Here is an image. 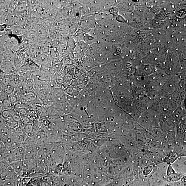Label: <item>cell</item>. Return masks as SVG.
Masks as SVG:
<instances>
[{"label": "cell", "instance_id": "obj_1", "mask_svg": "<svg viewBox=\"0 0 186 186\" xmlns=\"http://www.w3.org/2000/svg\"><path fill=\"white\" fill-rule=\"evenodd\" d=\"M34 60L40 68L50 69L52 66V60L49 55L42 53Z\"/></svg>", "mask_w": 186, "mask_h": 186}, {"label": "cell", "instance_id": "obj_2", "mask_svg": "<svg viewBox=\"0 0 186 186\" xmlns=\"http://www.w3.org/2000/svg\"><path fill=\"white\" fill-rule=\"evenodd\" d=\"M41 147V145L37 144H35L26 147L25 159H35L38 152Z\"/></svg>", "mask_w": 186, "mask_h": 186}, {"label": "cell", "instance_id": "obj_3", "mask_svg": "<svg viewBox=\"0 0 186 186\" xmlns=\"http://www.w3.org/2000/svg\"><path fill=\"white\" fill-rule=\"evenodd\" d=\"M171 115L177 121H180L186 116V111L182 104L178 106Z\"/></svg>", "mask_w": 186, "mask_h": 186}, {"label": "cell", "instance_id": "obj_4", "mask_svg": "<svg viewBox=\"0 0 186 186\" xmlns=\"http://www.w3.org/2000/svg\"><path fill=\"white\" fill-rule=\"evenodd\" d=\"M17 16L13 13H9L5 21L4 25H6L7 29H11L17 25Z\"/></svg>", "mask_w": 186, "mask_h": 186}, {"label": "cell", "instance_id": "obj_5", "mask_svg": "<svg viewBox=\"0 0 186 186\" xmlns=\"http://www.w3.org/2000/svg\"><path fill=\"white\" fill-rule=\"evenodd\" d=\"M10 165L19 178H21L23 171V161L13 162Z\"/></svg>", "mask_w": 186, "mask_h": 186}, {"label": "cell", "instance_id": "obj_6", "mask_svg": "<svg viewBox=\"0 0 186 186\" xmlns=\"http://www.w3.org/2000/svg\"><path fill=\"white\" fill-rule=\"evenodd\" d=\"M10 29L12 35L17 37H23L27 32V30L25 28L17 25L14 26Z\"/></svg>", "mask_w": 186, "mask_h": 186}, {"label": "cell", "instance_id": "obj_7", "mask_svg": "<svg viewBox=\"0 0 186 186\" xmlns=\"http://www.w3.org/2000/svg\"><path fill=\"white\" fill-rule=\"evenodd\" d=\"M178 91L181 101L182 102L186 95V81L182 80L181 81Z\"/></svg>", "mask_w": 186, "mask_h": 186}, {"label": "cell", "instance_id": "obj_8", "mask_svg": "<svg viewBox=\"0 0 186 186\" xmlns=\"http://www.w3.org/2000/svg\"><path fill=\"white\" fill-rule=\"evenodd\" d=\"M35 172L46 175L49 172V168L48 165L37 166L35 170Z\"/></svg>", "mask_w": 186, "mask_h": 186}, {"label": "cell", "instance_id": "obj_9", "mask_svg": "<svg viewBox=\"0 0 186 186\" xmlns=\"http://www.w3.org/2000/svg\"><path fill=\"white\" fill-rule=\"evenodd\" d=\"M56 176L52 175V174L49 173L42 178L41 180L44 181V182L52 184Z\"/></svg>", "mask_w": 186, "mask_h": 186}, {"label": "cell", "instance_id": "obj_10", "mask_svg": "<svg viewBox=\"0 0 186 186\" xmlns=\"http://www.w3.org/2000/svg\"><path fill=\"white\" fill-rule=\"evenodd\" d=\"M14 65L17 69L21 67L24 65V63L22 57L20 55L17 54L16 58L14 61Z\"/></svg>", "mask_w": 186, "mask_h": 186}, {"label": "cell", "instance_id": "obj_11", "mask_svg": "<svg viewBox=\"0 0 186 186\" xmlns=\"http://www.w3.org/2000/svg\"><path fill=\"white\" fill-rule=\"evenodd\" d=\"M36 96L33 92H28L24 95V98L28 101H34L36 99Z\"/></svg>", "mask_w": 186, "mask_h": 186}, {"label": "cell", "instance_id": "obj_12", "mask_svg": "<svg viewBox=\"0 0 186 186\" xmlns=\"http://www.w3.org/2000/svg\"><path fill=\"white\" fill-rule=\"evenodd\" d=\"M31 178L29 177L21 178L18 183V186H27L29 183Z\"/></svg>", "mask_w": 186, "mask_h": 186}, {"label": "cell", "instance_id": "obj_13", "mask_svg": "<svg viewBox=\"0 0 186 186\" xmlns=\"http://www.w3.org/2000/svg\"><path fill=\"white\" fill-rule=\"evenodd\" d=\"M21 120L24 124L33 125L34 123V121L32 118L28 116L23 117V118H21Z\"/></svg>", "mask_w": 186, "mask_h": 186}, {"label": "cell", "instance_id": "obj_14", "mask_svg": "<svg viewBox=\"0 0 186 186\" xmlns=\"http://www.w3.org/2000/svg\"><path fill=\"white\" fill-rule=\"evenodd\" d=\"M45 175L41 174L34 172L31 174L28 177L32 179L41 178Z\"/></svg>", "mask_w": 186, "mask_h": 186}, {"label": "cell", "instance_id": "obj_15", "mask_svg": "<svg viewBox=\"0 0 186 186\" xmlns=\"http://www.w3.org/2000/svg\"><path fill=\"white\" fill-rule=\"evenodd\" d=\"M18 113L20 114L21 118H22L23 117L27 116L28 113L27 109L25 108H22L19 110Z\"/></svg>", "mask_w": 186, "mask_h": 186}, {"label": "cell", "instance_id": "obj_16", "mask_svg": "<svg viewBox=\"0 0 186 186\" xmlns=\"http://www.w3.org/2000/svg\"><path fill=\"white\" fill-rule=\"evenodd\" d=\"M20 125V123L14 120H13L9 124V127L16 129Z\"/></svg>", "mask_w": 186, "mask_h": 186}, {"label": "cell", "instance_id": "obj_17", "mask_svg": "<svg viewBox=\"0 0 186 186\" xmlns=\"http://www.w3.org/2000/svg\"><path fill=\"white\" fill-rule=\"evenodd\" d=\"M12 118L14 120L17 122L19 123H20L22 122L20 114L18 113H16L13 116Z\"/></svg>", "mask_w": 186, "mask_h": 186}, {"label": "cell", "instance_id": "obj_18", "mask_svg": "<svg viewBox=\"0 0 186 186\" xmlns=\"http://www.w3.org/2000/svg\"><path fill=\"white\" fill-rule=\"evenodd\" d=\"M12 87L6 88L4 90V92L7 94H10L13 92V89Z\"/></svg>", "mask_w": 186, "mask_h": 186}, {"label": "cell", "instance_id": "obj_19", "mask_svg": "<svg viewBox=\"0 0 186 186\" xmlns=\"http://www.w3.org/2000/svg\"><path fill=\"white\" fill-rule=\"evenodd\" d=\"M183 121L182 122L183 127L184 130L186 132V116L183 119Z\"/></svg>", "mask_w": 186, "mask_h": 186}, {"label": "cell", "instance_id": "obj_20", "mask_svg": "<svg viewBox=\"0 0 186 186\" xmlns=\"http://www.w3.org/2000/svg\"><path fill=\"white\" fill-rule=\"evenodd\" d=\"M40 186H52V184L44 182L41 180V184Z\"/></svg>", "mask_w": 186, "mask_h": 186}, {"label": "cell", "instance_id": "obj_21", "mask_svg": "<svg viewBox=\"0 0 186 186\" xmlns=\"http://www.w3.org/2000/svg\"><path fill=\"white\" fill-rule=\"evenodd\" d=\"M182 104L185 110L186 111V95L182 102Z\"/></svg>", "mask_w": 186, "mask_h": 186}, {"label": "cell", "instance_id": "obj_22", "mask_svg": "<svg viewBox=\"0 0 186 186\" xmlns=\"http://www.w3.org/2000/svg\"><path fill=\"white\" fill-rule=\"evenodd\" d=\"M182 181L184 185L185 186H186V177L184 178H183Z\"/></svg>", "mask_w": 186, "mask_h": 186}, {"label": "cell", "instance_id": "obj_23", "mask_svg": "<svg viewBox=\"0 0 186 186\" xmlns=\"http://www.w3.org/2000/svg\"><path fill=\"white\" fill-rule=\"evenodd\" d=\"M27 186H35L32 184L30 182H30H29V183H28V184L27 185Z\"/></svg>", "mask_w": 186, "mask_h": 186}]
</instances>
